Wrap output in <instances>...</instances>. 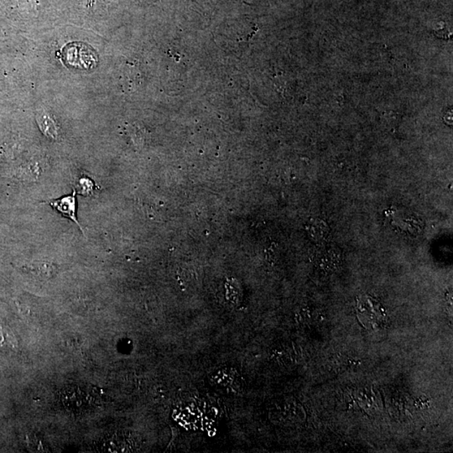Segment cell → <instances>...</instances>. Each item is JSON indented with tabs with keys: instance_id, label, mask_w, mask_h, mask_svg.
<instances>
[{
	"instance_id": "cell-1",
	"label": "cell",
	"mask_w": 453,
	"mask_h": 453,
	"mask_svg": "<svg viewBox=\"0 0 453 453\" xmlns=\"http://www.w3.org/2000/svg\"><path fill=\"white\" fill-rule=\"evenodd\" d=\"M63 402L67 407L71 408L72 411H83L92 407V397L87 392L80 389H73L65 392L63 397Z\"/></svg>"
},
{
	"instance_id": "cell-2",
	"label": "cell",
	"mask_w": 453,
	"mask_h": 453,
	"mask_svg": "<svg viewBox=\"0 0 453 453\" xmlns=\"http://www.w3.org/2000/svg\"><path fill=\"white\" fill-rule=\"evenodd\" d=\"M76 194L77 192L74 190L72 195L65 196L60 198V199L49 202V204L53 206L55 211H58V213L63 215L64 217L72 220V221L77 224V226H79L80 230L84 232L83 228H81L79 222L77 221L76 215Z\"/></svg>"
},
{
	"instance_id": "cell-3",
	"label": "cell",
	"mask_w": 453,
	"mask_h": 453,
	"mask_svg": "<svg viewBox=\"0 0 453 453\" xmlns=\"http://www.w3.org/2000/svg\"><path fill=\"white\" fill-rule=\"evenodd\" d=\"M32 269L37 277L41 279H50L55 273V266L46 262H37Z\"/></svg>"
}]
</instances>
